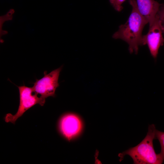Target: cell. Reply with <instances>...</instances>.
<instances>
[{"mask_svg":"<svg viewBox=\"0 0 164 164\" xmlns=\"http://www.w3.org/2000/svg\"><path fill=\"white\" fill-rule=\"evenodd\" d=\"M128 2L132 7L131 14L126 22L119 26L112 37L125 41L129 45L130 52L137 54L141 45L142 30L148 22L139 12L136 0H129Z\"/></svg>","mask_w":164,"mask_h":164,"instance_id":"6da1fadb","label":"cell"},{"mask_svg":"<svg viewBox=\"0 0 164 164\" xmlns=\"http://www.w3.org/2000/svg\"><path fill=\"white\" fill-rule=\"evenodd\" d=\"M156 129L154 124L149 125L145 137L136 146L130 148L119 154L121 160L128 155L132 159L135 164H161L164 159L160 153L157 154L154 149L153 140L156 138Z\"/></svg>","mask_w":164,"mask_h":164,"instance_id":"7a4b0ae2","label":"cell"},{"mask_svg":"<svg viewBox=\"0 0 164 164\" xmlns=\"http://www.w3.org/2000/svg\"><path fill=\"white\" fill-rule=\"evenodd\" d=\"M19 93L20 103L18 110L14 115L11 114H6L5 119L6 122L14 124L16 120L21 117L29 108L37 104L43 106L45 102V98L39 97L34 92L32 87L25 86L18 87Z\"/></svg>","mask_w":164,"mask_h":164,"instance_id":"3957f363","label":"cell"},{"mask_svg":"<svg viewBox=\"0 0 164 164\" xmlns=\"http://www.w3.org/2000/svg\"><path fill=\"white\" fill-rule=\"evenodd\" d=\"M62 68L60 67L47 74V71H45L44 76L40 79H36L33 83L32 88L34 93L45 98L55 97L56 89L59 86L58 80Z\"/></svg>","mask_w":164,"mask_h":164,"instance_id":"277c9868","label":"cell"},{"mask_svg":"<svg viewBox=\"0 0 164 164\" xmlns=\"http://www.w3.org/2000/svg\"><path fill=\"white\" fill-rule=\"evenodd\" d=\"M162 33L156 15L154 22L149 26L148 33L142 36L141 41V45H147L151 54L154 58L157 57L159 49L164 42Z\"/></svg>","mask_w":164,"mask_h":164,"instance_id":"5b68a950","label":"cell"},{"mask_svg":"<svg viewBox=\"0 0 164 164\" xmlns=\"http://www.w3.org/2000/svg\"><path fill=\"white\" fill-rule=\"evenodd\" d=\"M81 124L76 115L69 114L64 115L60 122V128L63 135L68 140L71 139L80 131Z\"/></svg>","mask_w":164,"mask_h":164,"instance_id":"8992f818","label":"cell"},{"mask_svg":"<svg viewBox=\"0 0 164 164\" xmlns=\"http://www.w3.org/2000/svg\"><path fill=\"white\" fill-rule=\"evenodd\" d=\"M136 1L140 13L151 26L155 21L161 4L154 0H136Z\"/></svg>","mask_w":164,"mask_h":164,"instance_id":"52a82bcc","label":"cell"},{"mask_svg":"<svg viewBox=\"0 0 164 164\" xmlns=\"http://www.w3.org/2000/svg\"><path fill=\"white\" fill-rule=\"evenodd\" d=\"M159 23L164 33V4H161L156 15Z\"/></svg>","mask_w":164,"mask_h":164,"instance_id":"ba28073f","label":"cell"},{"mask_svg":"<svg viewBox=\"0 0 164 164\" xmlns=\"http://www.w3.org/2000/svg\"><path fill=\"white\" fill-rule=\"evenodd\" d=\"M155 136L156 138L158 139L160 142L161 147L160 153L164 160V132L156 130Z\"/></svg>","mask_w":164,"mask_h":164,"instance_id":"9c48e42d","label":"cell"},{"mask_svg":"<svg viewBox=\"0 0 164 164\" xmlns=\"http://www.w3.org/2000/svg\"><path fill=\"white\" fill-rule=\"evenodd\" d=\"M126 0H109V2L117 11L120 12L123 9L122 4Z\"/></svg>","mask_w":164,"mask_h":164,"instance_id":"30bf717a","label":"cell"}]
</instances>
